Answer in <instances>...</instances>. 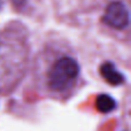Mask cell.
Listing matches in <instances>:
<instances>
[{
	"instance_id": "obj_4",
	"label": "cell",
	"mask_w": 131,
	"mask_h": 131,
	"mask_svg": "<svg viewBox=\"0 0 131 131\" xmlns=\"http://www.w3.org/2000/svg\"><path fill=\"white\" fill-rule=\"evenodd\" d=\"M130 1L116 0L112 2L95 23L102 35L124 43L127 46L130 45Z\"/></svg>"
},
{
	"instance_id": "obj_2",
	"label": "cell",
	"mask_w": 131,
	"mask_h": 131,
	"mask_svg": "<svg viewBox=\"0 0 131 131\" xmlns=\"http://www.w3.org/2000/svg\"><path fill=\"white\" fill-rule=\"evenodd\" d=\"M31 35L25 23L10 20L0 25V97L13 94L29 74Z\"/></svg>"
},
{
	"instance_id": "obj_1",
	"label": "cell",
	"mask_w": 131,
	"mask_h": 131,
	"mask_svg": "<svg viewBox=\"0 0 131 131\" xmlns=\"http://www.w3.org/2000/svg\"><path fill=\"white\" fill-rule=\"evenodd\" d=\"M28 75L34 93L60 104L69 102L86 85L76 48L67 38L53 32L32 55Z\"/></svg>"
},
{
	"instance_id": "obj_3",
	"label": "cell",
	"mask_w": 131,
	"mask_h": 131,
	"mask_svg": "<svg viewBox=\"0 0 131 131\" xmlns=\"http://www.w3.org/2000/svg\"><path fill=\"white\" fill-rule=\"evenodd\" d=\"M116 0H52L54 12L60 21L69 25L97 23L102 12Z\"/></svg>"
}]
</instances>
